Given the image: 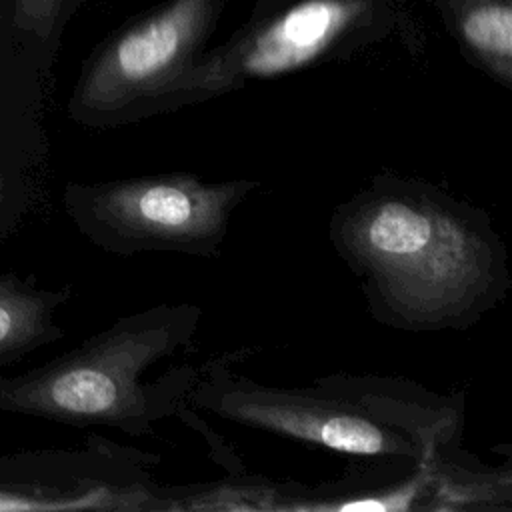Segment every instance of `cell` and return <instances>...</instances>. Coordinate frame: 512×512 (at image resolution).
I'll use <instances>...</instances> for the list:
<instances>
[{
    "instance_id": "6da1fadb",
    "label": "cell",
    "mask_w": 512,
    "mask_h": 512,
    "mask_svg": "<svg viewBox=\"0 0 512 512\" xmlns=\"http://www.w3.org/2000/svg\"><path fill=\"white\" fill-rule=\"evenodd\" d=\"M328 238L372 318L396 330H464L512 288L486 210L424 178L378 172L332 210Z\"/></svg>"
},
{
    "instance_id": "8992f818",
    "label": "cell",
    "mask_w": 512,
    "mask_h": 512,
    "mask_svg": "<svg viewBox=\"0 0 512 512\" xmlns=\"http://www.w3.org/2000/svg\"><path fill=\"white\" fill-rule=\"evenodd\" d=\"M360 0H306L216 54L196 60L178 80L170 108L210 98L250 78L294 72L320 58L358 18Z\"/></svg>"
},
{
    "instance_id": "277c9868",
    "label": "cell",
    "mask_w": 512,
    "mask_h": 512,
    "mask_svg": "<svg viewBox=\"0 0 512 512\" xmlns=\"http://www.w3.org/2000/svg\"><path fill=\"white\" fill-rule=\"evenodd\" d=\"M258 188L260 182L252 178L204 180L194 172H160L70 182L64 208L74 226L110 254L216 258L234 210Z\"/></svg>"
},
{
    "instance_id": "30bf717a",
    "label": "cell",
    "mask_w": 512,
    "mask_h": 512,
    "mask_svg": "<svg viewBox=\"0 0 512 512\" xmlns=\"http://www.w3.org/2000/svg\"><path fill=\"white\" fill-rule=\"evenodd\" d=\"M14 2H16L18 26L32 30L38 36H46L54 20L56 0H14Z\"/></svg>"
},
{
    "instance_id": "7a4b0ae2",
    "label": "cell",
    "mask_w": 512,
    "mask_h": 512,
    "mask_svg": "<svg viewBox=\"0 0 512 512\" xmlns=\"http://www.w3.org/2000/svg\"><path fill=\"white\" fill-rule=\"evenodd\" d=\"M248 348L200 366L188 406L244 428L370 460L424 462L452 450L462 396L374 374H328L304 386H274L236 370Z\"/></svg>"
},
{
    "instance_id": "9c48e42d",
    "label": "cell",
    "mask_w": 512,
    "mask_h": 512,
    "mask_svg": "<svg viewBox=\"0 0 512 512\" xmlns=\"http://www.w3.org/2000/svg\"><path fill=\"white\" fill-rule=\"evenodd\" d=\"M50 510H76L70 498L54 492H14L0 490V512H50Z\"/></svg>"
},
{
    "instance_id": "5b68a950",
    "label": "cell",
    "mask_w": 512,
    "mask_h": 512,
    "mask_svg": "<svg viewBox=\"0 0 512 512\" xmlns=\"http://www.w3.org/2000/svg\"><path fill=\"white\" fill-rule=\"evenodd\" d=\"M212 12V0H172L116 36L82 74L70 100L72 118L110 128L170 110L174 86L196 62Z\"/></svg>"
},
{
    "instance_id": "3957f363",
    "label": "cell",
    "mask_w": 512,
    "mask_h": 512,
    "mask_svg": "<svg viewBox=\"0 0 512 512\" xmlns=\"http://www.w3.org/2000/svg\"><path fill=\"white\" fill-rule=\"evenodd\" d=\"M200 320L202 308L192 302L122 316L68 354L2 382L0 408L128 436L152 434L158 422L188 406L200 366H172L154 380H144V372L188 348Z\"/></svg>"
},
{
    "instance_id": "ba28073f",
    "label": "cell",
    "mask_w": 512,
    "mask_h": 512,
    "mask_svg": "<svg viewBox=\"0 0 512 512\" xmlns=\"http://www.w3.org/2000/svg\"><path fill=\"white\" fill-rule=\"evenodd\" d=\"M460 32L472 54L500 82L512 78V10L506 2H482L466 12Z\"/></svg>"
},
{
    "instance_id": "52a82bcc",
    "label": "cell",
    "mask_w": 512,
    "mask_h": 512,
    "mask_svg": "<svg viewBox=\"0 0 512 512\" xmlns=\"http://www.w3.org/2000/svg\"><path fill=\"white\" fill-rule=\"evenodd\" d=\"M66 298V290H38L16 280H0V360L58 340L62 330L54 322V312Z\"/></svg>"
}]
</instances>
